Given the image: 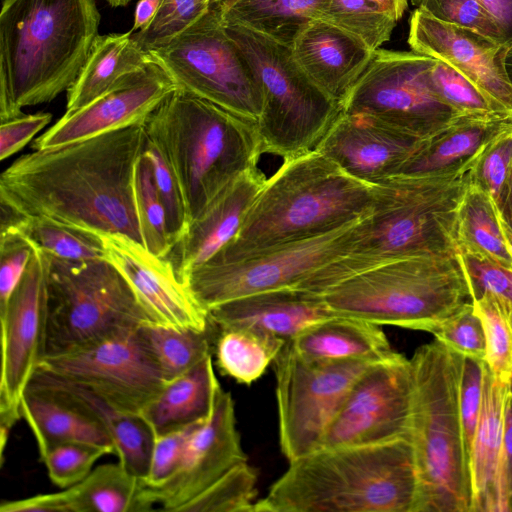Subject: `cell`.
I'll use <instances>...</instances> for the list:
<instances>
[{
  "instance_id": "1",
  "label": "cell",
  "mask_w": 512,
  "mask_h": 512,
  "mask_svg": "<svg viewBox=\"0 0 512 512\" xmlns=\"http://www.w3.org/2000/svg\"><path fill=\"white\" fill-rule=\"evenodd\" d=\"M146 142L142 122L25 154L2 172L0 202L143 245L135 176Z\"/></svg>"
},
{
  "instance_id": "2",
  "label": "cell",
  "mask_w": 512,
  "mask_h": 512,
  "mask_svg": "<svg viewBox=\"0 0 512 512\" xmlns=\"http://www.w3.org/2000/svg\"><path fill=\"white\" fill-rule=\"evenodd\" d=\"M474 163L446 174L394 175L373 185L374 203L352 248L296 289L321 296L349 277L390 261L457 253L458 210Z\"/></svg>"
},
{
  "instance_id": "3",
  "label": "cell",
  "mask_w": 512,
  "mask_h": 512,
  "mask_svg": "<svg viewBox=\"0 0 512 512\" xmlns=\"http://www.w3.org/2000/svg\"><path fill=\"white\" fill-rule=\"evenodd\" d=\"M411 441L320 448L289 461L253 512H418Z\"/></svg>"
},
{
  "instance_id": "4",
  "label": "cell",
  "mask_w": 512,
  "mask_h": 512,
  "mask_svg": "<svg viewBox=\"0 0 512 512\" xmlns=\"http://www.w3.org/2000/svg\"><path fill=\"white\" fill-rule=\"evenodd\" d=\"M99 25L96 0H3L1 122L67 91L89 57Z\"/></svg>"
},
{
  "instance_id": "5",
  "label": "cell",
  "mask_w": 512,
  "mask_h": 512,
  "mask_svg": "<svg viewBox=\"0 0 512 512\" xmlns=\"http://www.w3.org/2000/svg\"><path fill=\"white\" fill-rule=\"evenodd\" d=\"M374 198L372 185L351 177L317 150L284 160L235 237L208 261H237L338 229L366 216Z\"/></svg>"
},
{
  "instance_id": "6",
  "label": "cell",
  "mask_w": 512,
  "mask_h": 512,
  "mask_svg": "<svg viewBox=\"0 0 512 512\" xmlns=\"http://www.w3.org/2000/svg\"><path fill=\"white\" fill-rule=\"evenodd\" d=\"M144 126L178 181L190 222L263 153L257 122L180 89Z\"/></svg>"
},
{
  "instance_id": "7",
  "label": "cell",
  "mask_w": 512,
  "mask_h": 512,
  "mask_svg": "<svg viewBox=\"0 0 512 512\" xmlns=\"http://www.w3.org/2000/svg\"><path fill=\"white\" fill-rule=\"evenodd\" d=\"M410 361L418 512H472L470 452L460 414L455 354L435 339L419 347Z\"/></svg>"
},
{
  "instance_id": "8",
  "label": "cell",
  "mask_w": 512,
  "mask_h": 512,
  "mask_svg": "<svg viewBox=\"0 0 512 512\" xmlns=\"http://www.w3.org/2000/svg\"><path fill=\"white\" fill-rule=\"evenodd\" d=\"M321 298L336 315L432 334L473 303L458 252L384 263L349 277Z\"/></svg>"
},
{
  "instance_id": "9",
  "label": "cell",
  "mask_w": 512,
  "mask_h": 512,
  "mask_svg": "<svg viewBox=\"0 0 512 512\" xmlns=\"http://www.w3.org/2000/svg\"><path fill=\"white\" fill-rule=\"evenodd\" d=\"M43 253L45 357L74 352L152 322L124 275L106 258L72 261Z\"/></svg>"
},
{
  "instance_id": "10",
  "label": "cell",
  "mask_w": 512,
  "mask_h": 512,
  "mask_svg": "<svg viewBox=\"0 0 512 512\" xmlns=\"http://www.w3.org/2000/svg\"><path fill=\"white\" fill-rule=\"evenodd\" d=\"M223 24L261 90L257 128L262 152L288 160L315 151L342 114V107L307 77L290 47L245 27Z\"/></svg>"
},
{
  "instance_id": "11",
  "label": "cell",
  "mask_w": 512,
  "mask_h": 512,
  "mask_svg": "<svg viewBox=\"0 0 512 512\" xmlns=\"http://www.w3.org/2000/svg\"><path fill=\"white\" fill-rule=\"evenodd\" d=\"M149 54L177 89L257 122L262 109L257 78L226 32L215 2L170 43Z\"/></svg>"
},
{
  "instance_id": "12",
  "label": "cell",
  "mask_w": 512,
  "mask_h": 512,
  "mask_svg": "<svg viewBox=\"0 0 512 512\" xmlns=\"http://www.w3.org/2000/svg\"><path fill=\"white\" fill-rule=\"evenodd\" d=\"M376 363L314 360L298 353L291 341L283 345L273 366L279 444L288 461L321 448L351 388Z\"/></svg>"
},
{
  "instance_id": "13",
  "label": "cell",
  "mask_w": 512,
  "mask_h": 512,
  "mask_svg": "<svg viewBox=\"0 0 512 512\" xmlns=\"http://www.w3.org/2000/svg\"><path fill=\"white\" fill-rule=\"evenodd\" d=\"M363 218L322 235L276 246L241 260L207 261L191 270L183 282L206 312L247 295L295 288L316 270L352 248Z\"/></svg>"
},
{
  "instance_id": "14",
  "label": "cell",
  "mask_w": 512,
  "mask_h": 512,
  "mask_svg": "<svg viewBox=\"0 0 512 512\" xmlns=\"http://www.w3.org/2000/svg\"><path fill=\"white\" fill-rule=\"evenodd\" d=\"M436 61L414 51L376 50L344 101L343 112L418 139L429 137L458 114L432 87Z\"/></svg>"
},
{
  "instance_id": "15",
  "label": "cell",
  "mask_w": 512,
  "mask_h": 512,
  "mask_svg": "<svg viewBox=\"0 0 512 512\" xmlns=\"http://www.w3.org/2000/svg\"><path fill=\"white\" fill-rule=\"evenodd\" d=\"M46 257L35 248L18 286L0 309L1 455L13 425L22 417L21 400L46 355Z\"/></svg>"
},
{
  "instance_id": "16",
  "label": "cell",
  "mask_w": 512,
  "mask_h": 512,
  "mask_svg": "<svg viewBox=\"0 0 512 512\" xmlns=\"http://www.w3.org/2000/svg\"><path fill=\"white\" fill-rule=\"evenodd\" d=\"M414 382L410 359L396 353L355 382L321 448L411 441Z\"/></svg>"
},
{
  "instance_id": "17",
  "label": "cell",
  "mask_w": 512,
  "mask_h": 512,
  "mask_svg": "<svg viewBox=\"0 0 512 512\" xmlns=\"http://www.w3.org/2000/svg\"><path fill=\"white\" fill-rule=\"evenodd\" d=\"M38 369L83 386L122 411L140 414L167 383L137 329L95 345L45 357Z\"/></svg>"
},
{
  "instance_id": "18",
  "label": "cell",
  "mask_w": 512,
  "mask_h": 512,
  "mask_svg": "<svg viewBox=\"0 0 512 512\" xmlns=\"http://www.w3.org/2000/svg\"><path fill=\"white\" fill-rule=\"evenodd\" d=\"M247 461L236 426L231 394L217 389L212 412L191 436L179 467L160 487L147 489L148 498L162 511H181L235 465Z\"/></svg>"
},
{
  "instance_id": "19",
  "label": "cell",
  "mask_w": 512,
  "mask_h": 512,
  "mask_svg": "<svg viewBox=\"0 0 512 512\" xmlns=\"http://www.w3.org/2000/svg\"><path fill=\"white\" fill-rule=\"evenodd\" d=\"M176 89L168 74L153 61L88 105L65 112L36 138L33 148L58 147L145 122Z\"/></svg>"
},
{
  "instance_id": "20",
  "label": "cell",
  "mask_w": 512,
  "mask_h": 512,
  "mask_svg": "<svg viewBox=\"0 0 512 512\" xmlns=\"http://www.w3.org/2000/svg\"><path fill=\"white\" fill-rule=\"evenodd\" d=\"M101 236L106 259L124 275L153 323L177 329L209 326L207 312L179 278L169 256H156L123 236Z\"/></svg>"
},
{
  "instance_id": "21",
  "label": "cell",
  "mask_w": 512,
  "mask_h": 512,
  "mask_svg": "<svg viewBox=\"0 0 512 512\" xmlns=\"http://www.w3.org/2000/svg\"><path fill=\"white\" fill-rule=\"evenodd\" d=\"M408 44L412 51L452 66L505 110L512 111V82L500 61L503 46L499 43L416 8L410 18Z\"/></svg>"
},
{
  "instance_id": "22",
  "label": "cell",
  "mask_w": 512,
  "mask_h": 512,
  "mask_svg": "<svg viewBox=\"0 0 512 512\" xmlns=\"http://www.w3.org/2000/svg\"><path fill=\"white\" fill-rule=\"evenodd\" d=\"M422 140L342 112L316 150L351 177L373 186L396 175Z\"/></svg>"
},
{
  "instance_id": "23",
  "label": "cell",
  "mask_w": 512,
  "mask_h": 512,
  "mask_svg": "<svg viewBox=\"0 0 512 512\" xmlns=\"http://www.w3.org/2000/svg\"><path fill=\"white\" fill-rule=\"evenodd\" d=\"M266 180L257 166L249 168L190 222L187 232L168 255L182 281L235 237Z\"/></svg>"
},
{
  "instance_id": "24",
  "label": "cell",
  "mask_w": 512,
  "mask_h": 512,
  "mask_svg": "<svg viewBox=\"0 0 512 512\" xmlns=\"http://www.w3.org/2000/svg\"><path fill=\"white\" fill-rule=\"evenodd\" d=\"M290 49L307 77L341 107L375 52L321 19L306 26Z\"/></svg>"
},
{
  "instance_id": "25",
  "label": "cell",
  "mask_w": 512,
  "mask_h": 512,
  "mask_svg": "<svg viewBox=\"0 0 512 512\" xmlns=\"http://www.w3.org/2000/svg\"><path fill=\"white\" fill-rule=\"evenodd\" d=\"M217 330L243 328L291 341L312 324L335 315L321 296L294 288L240 297L208 312Z\"/></svg>"
},
{
  "instance_id": "26",
  "label": "cell",
  "mask_w": 512,
  "mask_h": 512,
  "mask_svg": "<svg viewBox=\"0 0 512 512\" xmlns=\"http://www.w3.org/2000/svg\"><path fill=\"white\" fill-rule=\"evenodd\" d=\"M512 125V111L455 114L423 139L396 175H439L474 163L488 143Z\"/></svg>"
},
{
  "instance_id": "27",
  "label": "cell",
  "mask_w": 512,
  "mask_h": 512,
  "mask_svg": "<svg viewBox=\"0 0 512 512\" xmlns=\"http://www.w3.org/2000/svg\"><path fill=\"white\" fill-rule=\"evenodd\" d=\"M21 415L30 427L39 455L63 442L115 446L107 431L86 410L59 390L32 377L21 400Z\"/></svg>"
},
{
  "instance_id": "28",
  "label": "cell",
  "mask_w": 512,
  "mask_h": 512,
  "mask_svg": "<svg viewBox=\"0 0 512 512\" xmlns=\"http://www.w3.org/2000/svg\"><path fill=\"white\" fill-rule=\"evenodd\" d=\"M33 377L59 390L94 417L112 439L119 463L144 483L155 433L140 414L122 411L89 389L47 371L38 369Z\"/></svg>"
},
{
  "instance_id": "29",
  "label": "cell",
  "mask_w": 512,
  "mask_h": 512,
  "mask_svg": "<svg viewBox=\"0 0 512 512\" xmlns=\"http://www.w3.org/2000/svg\"><path fill=\"white\" fill-rule=\"evenodd\" d=\"M504 390L505 384L486 363L481 411L470 454L472 512H505L501 487Z\"/></svg>"
},
{
  "instance_id": "30",
  "label": "cell",
  "mask_w": 512,
  "mask_h": 512,
  "mask_svg": "<svg viewBox=\"0 0 512 512\" xmlns=\"http://www.w3.org/2000/svg\"><path fill=\"white\" fill-rule=\"evenodd\" d=\"M302 356L320 361H384L395 352L380 325L359 318L332 315L291 340Z\"/></svg>"
},
{
  "instance_id": "31",
  "label": "cell",
  "mask_w": 512,
  "mask_h": 512,
  "mask_svg": "<svg viewBox=\"0 0 512 512\" xmlns=\"http://www.w3.org/2000/svg\"><path fill=\"white\" fill-rule=\"evenodd\" d=\"M153 61L131 31L99 35L77 79L67 90L66 113L88 105Z\"/></svg>"
},
{
  "instance_id": "32",
  "label": "cell",
  "mask_w": 512,
  "mask_h": 512,
  "mask_svg": "<svg viewBox=\"0 0 512 512\" xmlns=\"http://www.w3.org/2000/svg\"><path fill=\"white\" fill-rule=\"evenodd\" d=\"M219 386L210 355L186 374L167 382L140 415L155 437L205 421Z\"/></svg>"
},
{
  "instance_id": "33",
  "label": "cell",
  "mask_w": 512,
  "mask_h": 512,
  "mask_svg": "<svg viewBox=\"0 0 512 512\" xmlns=\"http://www.w3.org/2000/svg\"><path fill=\"white\" fill-rule=\"evenodd\" d=\"M329 0H216L224 23L235 24L291 47L310 23L322 19Z\"/></svg>"
},
{
  "instance_id": "34",
  "label": "cell",
  "mask_w": 512,
  "mask_h": 512,
  "mask_svg": "<svg viewBox=\"0 0 512 512\" xmlns=\"http://www.w3.org/2000/svg\"><path fill=\"white\" fill-rule=\"evenodd\" d=\"M71 512H146L154 510L143 481L119 462L97 466L66 488Z\"/></svg>"
},
{
  "instance_id": "35",
  "label": "cell",
  "mask_w": 512,
  "mask_h": 512,
  "mask_svg": "<svg viewBox=\"0 0 512 512\" xmlns=\"http://www.w3.org/2000/svg\"><path fill=\"white\" fill-rule=\"evenodd\" d=\"M456 240L458 252L474 253L512 269V247L505 237L497 206L471 180L458 210Z\"/></svg>"
},
{
  "instance_id": "36",
  "label": "cell",
  "mask_w": 512,
  "mask_h": 512,
  "mask_svg": "<svg viewBox=\"0 0 512 512\" xmlns=\"http://www.w3.org/2000/svg\"><path fill=\"white\" fill-rule=\"evenodd\" d=\"M212 328L211 322L203 330L177 329L147 322L137 328V334L151 361L169 382L212 355Z\"/></svg>"
},
{
  "instance_id": "37",
  "label": "cell",
  "mask_w": 512,
  "mask_h": 512,
  "mask_svg": "<svg viewBox=\"0 0 512 512\" xmlns=\"http://www.w3.org/2000/svg\"><path fill=\"white\" fill-rule=\"evenodd\" d=\"M286 341L249 329L218 330L216 363L222 374L250 385L260 378Z\"/></svg>"
},
{
  "instance_id": "38",
  "label": "cell",
  "mask_w": 512,
  "mask_h": 512,
  "mask_svg": "<svg viewBox=\"0 0 512 512\" xmlns=\"http://www.w3.org/2000/svg\"><path fill=\"white\" fill-rule=\"evenodd\" d=\"M8 230L21 232L35 248L58 258L72 261L106 258L101 234L76 225L46 217L23 216Z\"/></svg>"
},
{
  "instance_id": "39",
  "label": "cell",
  "mask_w": 512,
  "mask_h": 512,
  "mask_svg": "<svg viewBox=\"0 0 512 512\" xmlns=\"http://www.w3.org/2000/svg\"><path fill=\"white\" fill-rule=\"evenodd\" d=\"M324 20L373 51L389 41L397 21L377 0H329Z\"/></svg>"
},
{
  "instance_id": "40",
  "label": "cell",
  "mask_w": 512,
  "mask_h": 512,
  "mask_svg": "<svg viewBox=\"0 0 512 512\" xmlns=\"http://www.w3.org/2000/svg\"><path fill=\"white\" fill-rule=\"evenodd\" d=\"M258 473L247 461L223 474L207 489L185 504V512H253Z\"/></svg>"
},
{
  "instance_id": "41",
  "label": "cell",
  "mask_w": 512,
  "mask_h": 512,
  "mask_svg": "<svg viewBox=\"0 0 512 512\" xmlns=\"http://www.w3.org/2000/svg\"><path fill=\"white\" fill-rule=\"evenodd\" d=\"M473 305L485 332V361L496 379L508 384L512 375V325L509 301L495 294L485 293L475 299Z\"/></svg>"
},
{
  "instance_id": "42",
  "label": "cell",
  "mask_w": 512,
  "mask_h": 512,
  "mask_svg": "<svg viewBox=\"0 0 512 512\" xmlns=\"http://www.w3.org/2000/svg\"><path fill=\"white\" fill-rule=\"evenodd\" d=\"M135 197L144 247L156 256L167 257L173 246L168 235L165 211L157 190L153 167L144 152L136 168Z\"/></svg>"
},
{
  "instance_id": "43",
  "label": "cell",
  "mask_w": 512,
  "mask_h": 512,
  "mask_svg": "<svg viewBox=\"0 0 512 512\" xmlns=\"http://www.w3.org/2000/svg\"><path fill=\"white\" fill-rule=\"evenodd\" d=\"M216 0H162L152 21L132 32L137 44L146 52L159 49L201 18Z\"/></svg>"
},
{
  "instance_id": "44",
  "label": "cell",
  "mask_w": 512,
  "mask_h": 512,
  "mask_svg": "<svg viewBox=\"0 0 512 512\" xmlns=\"http://www.w3.org/2000/svg\"><path fill=\"white\" fill-rule=\"evenodd\" d=\"M113 450L85 442H63L40 454L51 481L62 489L82 481L97 460Z\"/></svg>"
},
{
  "instance_id": "45",
  "label": "cell",
  "mask_w": 512,
  "mask_h": 512,
  "mask_svg": "<svg viewBox=\"0 0 512 512\" xmlns=\"http://www.w3.org/2000/svg\"><path fill=\"white\" fill-rule=\"evenodd\" d=\"M439 98L456 113L507 111L452 66L437 60L430 73Z\"/></svg>"
},
{
  "instance_id": "46",
  "label": "cell",
  "mask_w": 512,
  "mask_h": 512,
  "mask_svg": "<svg viewBox=\"0 0 512 512\" xmlns=\"http://www.w3.org/2000/svg\"><path fill=\"white\" fill-rule=\"evenodd\" d=\"M512 171V125L492 139L470 172L472 183L497 204Z\"/></svg>"
},
{
  "instance_id": "47",
  "label": "cell",
  "mask_w": 512,
  "mask_h": 512,
  "mask_svg": "<svg viewBox=\"0 0 512 512\" xmlns=\"http://www.w3.org/2000/svg\"><path fill=\"white\" fill-rule=\"evenodd\" d=\"M144 154L153 167L157 190L165 211L168 235L174 248L187 232L190 223L185 200L173 171L148 139Z\"/></svg>"
},
{
  "instance_id": "48",
  "label": "cell",
  "mask_w": 512,
  "mask_h": 512,
  "mask_svg": "<svg viewBox=\"0 0 512 512\" xmlns=\"http://www.w3.org/2000/svg\"><path fill=\"white\" fill-rule=\"evenodd\" d=\"M412 4L437 20L474 30L503 46L497 23L479 0H412Z\"/></svg>"
},
{
  "instance_id": "49",
  "label": "cell",
  "mask_w": 512,
  "mask_h": 512,
  "mask_svg": "<svg viewBox=\"0 0 512 512\" xmlns=\"http://www.w3.org/2000/svg\"><path fill=\"white\" fill-rule=\"evenodd\" d=\"M454 352V351H453ZM458 370V398L466 444L471 454L482 405L485 360L454 352Z\"/></svg>"
},
{
  "instance_id": "50",
  "label": "cell",
  "mask_w": 512,
  "mask_h": 512,
  "mask_svg": "<svg viewBox=\"0 0 512 512\" xmlns=\"http://www.w3.org/2000/svg\"><path fill=\"white\" fill-rule=\"evenodd\" d=\"M433 335L456 353L480 360L486 358L485 332L473 303L447 319Z\"/></svg>"
},
{
  "instance_id": "51",
  "label": "cell",
  "mask_w": 512,
  "mask_h": 512,
  "mask_svg": "<svg viewBox=\"0 0 512 512\" xmlns=\"http://www.w3.org/2000/svg\"><path fill=\"white\" fill-rule=\"evenodd\" d=\"M205 421L155 437L149 473L144 481L147 488L160 487L172 477L180 465L191 436Z\"/></svg>"
},
{
  "instance_id": "52",
  "label": "cell",
  "mask_w": 512,
  "mask_h": 512,
  "mask_svg": "<svg viewBox=\"0 0 512 512\" xmlns=\"http://www.w3.org/2000/svg\"><path fill=\"white\" fill-rule=\"evenodd\" d=\"M32 242L17 230L0 234V309L18 286L34 252Z\"/></svg>"
},
{
  "instance_id": "53",
  "label": "cell",
  "mask_w": 512,
  "mask_h": 512,
  "mask_svg": "<svg viewBox=\"0 0 512 512\" xmlns=\"http://www.w3.org/2000/svg\"><path fill=\"white\" fill-rule=\"evenodd\" d=\"M458 253L473 301L485 293H492L512 303V269L474 253Z\"/></svg>"
},
{
  "instance_id": "54",
  "label": "cell",
  "mask_w": 512,
  "mask_h": 512,
  "mask_svg": "<svg viewBox=\"0 0 512 512\" xmlns=\"http://www.w3.org/2000/svg\"><path fill=\"white\" fill-rule=\"evenodd\" d=\"M52 115L47 112L21 115L1 122L0 159L5 160L21 150L38 132L47 126Z\"/></svg>"
},
{
  "instance_id": "55",
  "label": "cell",
  "mask_w": 512,
  "mask_h": 512,
  "mask_svg": "<svg viewBox=\"0 0 512 512\" xmlns=\"http://www.w3.org/2000/svg\"><path fill=\"white\" fill-rule=\"evenodd\" d=\"M1 512H71L67 492L38 494L28 498L2 502Z\"/></svg>"
},
{
  "instance_id": "56",
  "label": "cell",
  "mask_w": 512,
  "mask_h": 512,
  "mask_svg": "<svg viewBox=\"0 0 512 512\" xmlns=\"http://www.w3.org/2000/svg\"><path fill=\"white\" fill-rule=\"evenodd\" d=\"M497 23L503 46H512V0H479Z\"/></svg>"
},
{
  "instance_id": "57",
  "label": "cell",
  "mask_w": 512,
  "mask_h": 512,
  "mask_svg": "<svg viewBox=\"0 0 512 512\" xmlns=\"http://www.w3.org/2000/svg\"><path fill=\"white\" fill-rule=\"evenodd\" d=\"M162 0H139L134 12V21L131 32L145 28L156 15Z\"/></svg>"
},
{
  "instance_id": "58",
  "label": "cell",
  "mask_w": 512,
  "mask_h": 512,
  "mask_svg": "<svg viewBox=\"0 0 512 512\" xmlns=\"http://www.w3.org/2000/svg\"><path fill=\"white\" fill-rule=\"evenodd\" d=\"M496 206L502 221L512 229V171Z\"/></svg>"
},
{
  "instance_id": "59",
  "label": "cell",
  "mask_w": 512,
  "mask_h": 512,
  "mask_svg": "<svg viewBox=\"0 0 512 512\" xmlns=\"http://www.w3.org/2000/svg\"><path fill=\"white\" fill-rule=\"evenodd\" d=\"M379 1L384 8L389 12V14L398 21L402 16L404 11L407 8V0H377Z\"/></svg>"
},
{
  "instance_id": "60",
  "label": "cell",
  "mask_w": 512,
  "mask_h": 512,
  "mask_svg": "<svg viewBox=\"0 0 512 512\" xmlns=\"http://www.w3.org/2000/svg\"><path fill=\"white\" fill-rule=\"evenodd\" d=\"M504 402L505 405L512 411V375L508 384H505ZM507 512H512V482L510 483L507 490Z\"/></svg>"
},
{
  "instance_id": "61",
  "label": "cell",
  "mask_w": 512,
  "mask_h": 512,
  "mask_svg": "<svg viewBox=\"0 0 512 512\" xmlns=\"http://www.w3.org/2000/svg\"><path fill=\"white\" fill-rule=\"evenodd\" d=\"M499 57L506 70L508 78L512 82V46L506 48L503 47Z\"/></svg>"
},
{
  "instance_id": "62",
  "label": "cell",
  "mask_w": 512,
  "mask_h": 512,
  "mask_svg": "<svg viewBox=\"0 0 512 512\" xmlns=\"http://www.w3.org/2000/svg\"><path fill=\"white\" fill-rule=\"evenodd\" d=\"M501 223H502V228H503V231H504V234H505V237L506 239L508 240L510 246L512 247V229L506 225L502 219H501Z\"/></svg>"
},
{
  "instance_id": "63",
  "label": "cell",
  "mask_w": 512,
  "mask_h": 512,
  "mask_svg": "<svg viewBox=\"0 0 512 512\" xmlns=\"http://www.w3.org/2000/svg\"><path fill=\"white\" fill-rule=\"evenodd\" d=\"M112 7H122L126 6L132 0H105Z\"/></svg>"
}]
</instances>
